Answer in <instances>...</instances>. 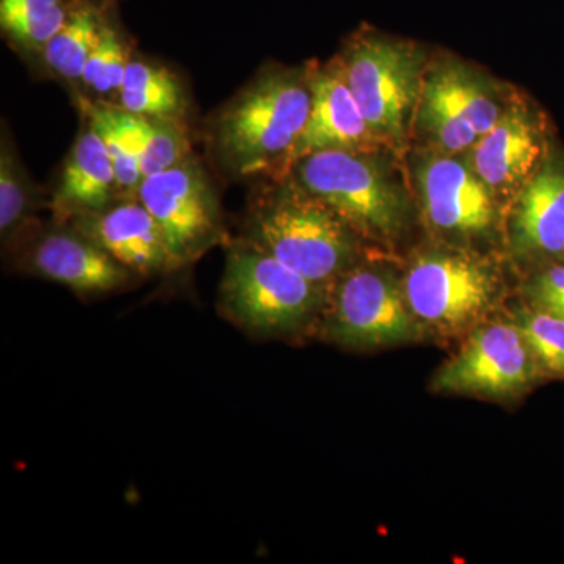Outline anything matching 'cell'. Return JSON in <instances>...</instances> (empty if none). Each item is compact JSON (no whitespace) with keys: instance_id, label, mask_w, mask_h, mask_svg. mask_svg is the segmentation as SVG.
<instances>
[{"instance_id":"6da1fadb","label":"cell","mask_w":564,"mask_h":564,"mask_svg":"<svg viewBox=\"0 0 564 564\" xmlns=\"http://www.w3.org/2000/svg\"><path fill=\"white\" fill-rule=\"evenodd\" d=\"M307 73L262 70L215 115L210 143L215 159L236 177L288 172L296 141L310 120Z\"/></svg>"},{"instance_id":"7a4b0ae2","label":"cell","mask_w":564,"mask_h":564,"mask_svg":"<svg viewBox=\"0 0 564 564\" xmlns=\"http://www.w3.org/2000/svg\"><path fill=\"white\" fill-rule=\"evenodd\" d=\"M243 229L245 239L272 252L328 293L355 263V231L293 181L259 193L250 204Z\"/></svg>"},{"instance_id":"3957f363","label":"cell","mask_w":564,"mask_h":564,"mask_svg":"<svg viewBox=\"0 0 564 564\" xmlns=\"http://www.w3.org/2000/svg\"><path fill=\"white\" fill-rule=\"evenodd\" d=\"M329 293L251 240H229L218 313L256 337L306 332L323 317Z\"/></svg>"},{"instance_id":"277c9868","label":"cell","mask_w":564,"mask_h":564,"mask_svg":"<svg viewBox=\"0 0 564 564\" xmlns=\"http://www.w3.org/2000/svg\"><path fill=\"white\" fill-rule=\"evenodd\" d=\"M289 172L293 182L336 212L352 231L375 239L402 231L406 220L402 195L362 152H313Z\"/></svg>"},{"instance_id":"5b68a950","label":"cell","mask_w":564,"mask_h":564,"mask_svg":"<svg viewBox=\"0 0 564 564\" xmlns=\"http://www.w3.org/2000/svg\"><path fill=\"white\" fill-rule=\"evenodd\" d=\"M336 61L375 135L402 139L422 91L421 50L408 41L362 32Z\"/></svg>"},{"instance_id":"8992f818","label":"cell","mask_w":564,"mask_h":564,"mask_svg":"<svg viewBox=\"0 0 564 564\" xmlns=\"http://www.w3.org/2000/svg\"><path fill=\"white\" fill-rule=\"evenodd\" d=\"M321 329L340 347L372 350L414 343L422 323L391 276L351 265L329 292Z\"/></svg>"},{"instance_id":"52a82bcc","label":"cell","mask_w":564,"mask_h":564,"mask_svg":"<svg viewBox=\"0 0 564 564\" xmlns=\"http://www.w3.org/2000/svg\"><path fill=\"white\" fill-rule=\"evenodd\" d=\"M137 196L162 229L177 270L225 242L220 199L195 154L144 177Z\"/></svg>"},{"instance_id":"ba28073f","label":"cell","mask_w":564,"mask_h":564,"mask_svg":"<svg viewBox=\"0 0 564 564\" xmlns=\"http://www.w3.org/2000/svg\"><path fill=\"white\" fill-rule=\"evenodd\" d=\"M404 295L422 325L441 333L470 328L491 310L497 280L485 262L459 252H430L411 265Z\"/></svg>"},{"instance_id":"9c48e42d","label":"cell","mask_w":564,"mask_h":564,"mask_svg":"<svg viewBox=\"0 0 564 564\" xmlns=\"http://www.w3.org/2000/svg\"><path fill=\"white\" fill-rule=\"evenodd\" d=\"M9 248L17 252L21 272L65 285L84 296L121 291L137 276L68 223L35 221Z\"/></svg>"},{"instance_id":"30bf717a","label":"cell","mask_w":564,"mask_h":564,"mask_svg":"<svg viewBox=\"0 0 564 564\" xmlns=\"http://www.w3.org/2000/svg\"><path fill=\"white\" fill-rule=\"evenodd\" d=\"M540 367L518 326L486 325L475 329L458 355L444 364L433 391L463 395H518L533 383Z\"/></svg>"},{"instance_id":"8fae6325","label":"cell","mask_w":564,"mask_h":564,"mask_svg":"<svg viewBox=\"0 0 564 564\" xmlns=\"http://www.w3.org/2000/svg\"><path fill=\"white\" fill-rule=\"evenodd\" d=\"M551 154L547 122L516 104L473 147L470 166L492 195L521 193Z\"/></svg>"},{"instance_id":"7c38bea8","label":"cell","mask_w":564,"mask_h":564,"mask_svg":"<svg viewBox=\"0 0 564 564\" xmlns=\"http://www.w3.org/2000/svg\"><path fill=\"white\" fill-rule=\"evenodd\" d=\"M66 223L137 276L177 270L162 229L139 196H121L101 210Z\"/></svg>"},{"instance_id":"4fadbf2b","label":"cell","mask_w":564,"mask_h":564,"mask_svg":"<svg viewBox=\"0 0 564 564\" xmlns=\"http://www.w3.org/2000/svg\"><path fill=\"white\" fill-rule=\"evenodd\" d=\"M311 111L306 128L291 154L288 172L296 161L317 151L372 150L377 135L345 80L339 63L310 68Z\"/></svg>"},{"instance_id":"5bb4252c","label":"cell","mask_w":564,"mask_h":564,"mask_svg":"<svg viewBox=\"0 0 564 564\" xmlns=\"http://www.w3.org/2000/svg\"><path fill=\"white\" fill-rule=\"evenodd\" d=\"M419 182L426 215L441 231L477 236L491 228L494 195L473 166L451 158L432 159L422 166Z\"/></svg>"},{"instance_id":"9a60e30c","label":"cell","mask_w":564,"mask_h":564,"mask_svg":"<svg viewBox=\"0 0 564 564\" xmlns=\"http://www.w3.org/2000/svg\"><path fill=\"white\" fill-rule=\"evenodd\" d=\"M82 117L80 131L63 163L61 180L50 203L52 220L58 223L101 210L122 196L101 135L85 115Z\"/></svg>"},{"instance_id":"2e32d148","label":"cell","mask_w":564,"mask_h":564,"mask_svg":"<svg viewBox=\"0 0 564 564\" xmlns=\"http://www.w3.org/2000/svg\"><path fill=\"white\" fill-rule=\"evenodd\" d=\"M511 242L524 258L564 256V154L551 151L516 198Z\"/></svg>"},{"instance_id":"e0dca14e","label":"cell","mask_w":564,"mask_h":564,"mask_svg":"<svg viewBox=\"0 0 564 564\" xmlns=\"http://www.w3.org/2000/svg\"><path fill=\"white\" fill-rule=\"evenodd\" d=\"M120 0H74L68 20L40 52L52 76L80 87L85 65Z\"/></svg>"},{"instance_id":"ac0fdd59","label":"cell","mask_w":564,"mask_h":564,"mask_svg":"<svg viewBox=\"0 0 564 564\" xmlns=\"http://www.w3.org/2000/svg\"><path fill=\"white\" fill-rule=\"evenodd\" d=\"M422 101L437 104L463 118L480 137L491 131L503 113L485 80L459 63H445L426 76Z\"/></svg>"},{"instance_id":"d6986e66","label":"cell","mask_w":564,"mask_h":564,"mask_svg":"<svg viewBox=\"0 0 564 564\" xmlns=\"http://www.w3.org/2000/svg\"><path fill=\"white\" fill-rule=\"evenodd\" d=\"M117 107L137 117L185 121L188 99L184 85L172 69L132 57Z\"/></svg>"},{"instance_id":"ffe728a7","label":"cell","mask_w":564,"mask_h":564,"mask_svg":"<svg viewBox=\"0 0 564 564\" xmlns=\"http://www.w3.org/2000/svg\"><path fill=\"white\" fill-rule=\"evenodd\" d=\"M41 192L25 169L10 129L2 122L0 137V239L9 247L35 223Z\"/></svg>"},{"instance_id":"44dd1931","label":"cell","mask_w":564,"mask_h":564,"mask_svg":"<svg viewBox=\"0 0 564 564\" xmlns=\"http://www.w3.org/2000/svg\"><path fill=\"white\" fill-rule=\"evenodd\" d=\"M73 6L74 0H0V31L14 50L40 54Z\"/></svg>"},{"instance_id":"7402d4cb","label":"cell","mask_w":564,"mask_h":564,"mask_svg":"<svg viewBox=\"0 0 564 564\" xmlns=\"http://www.w3.org/2000/svg\"><path fill=\"white\" fill-rule=\"evenodd\" d=\"M131 58V46L122 33L115 10L85 65L80 82V99L98 106L117 107L122 80Z\"/></svg>"},{"instance_id":"603a6c76","label":"cell","mask_w":564,"mask_h":564,"mask_svg":"<svg viewBox=\"0 0 564 564\" xmlns=\"http://www.w3.org/2000/svg\"><path fill=\"white\" fill-rule=\"evenodd\" d=\"M82 115L90 120L109 151L122 196H137L143 172L133 139L131 115L118 107L98 106L79 99Z\"/></svg>"},{"instance_id":"cb8c5ba5","label":"cell","mask_w":564,"mask_h":564,"mask_svg":"<svg viewBox=\"0 0 564 564\" xmlns=\"http://www.w3.org/2000/svg\"><path fill=\"white\" fill-rule=\"evenodd\" d=\"M129 115L143 177L173 169L193 154L185 121Z\"/></svg>"},{"instance_id":"d4e9b609","label":"cell","mask_w":564,"mask_h":564,"mask_svg":"<svg viewBox=\"0 0 564 564\" xmlns=\"http://www.w3.org/2000/svg\"><path fill=\"white\" fill-rule=\"evenodd\" d=\"M513 323L529 345L538 367L564 378V318L533 310L519 313Z\"/></svg>"},{"instance_id":"484cf974","label":"cell","mask_w":564,"mask_h":564,"mask_svg":"<svg viewBox=\"0 0 564 564\" xmlns=\"http://www.w3.org/2000/svg\"><path fill=\"white\" fill-rule=\"evenodd\" d=\"M421 121L434 141L448 152L469 150L480 139L469 122L455 117L437 104L422 101Z\"/></svg>"},{"instance_id":"4316f807","label":"cell","mask_w":564,"mask_h":564,"mask_svg":"<svg viewBox=\"0 0 564 564\" xmlns=\"http://www.w3.org/2000/svg\"><path fill=\"white\" fill-rule=\"evenodd\" d=\"M525 296L534 311L564 318V263H555L530 278Z\"/></svg>"}]
</instances>
